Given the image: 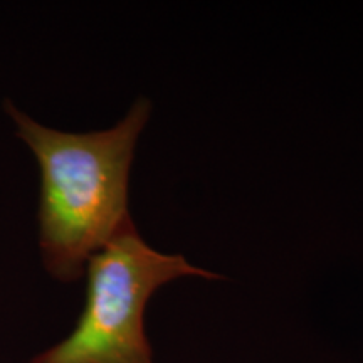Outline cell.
Returning <instances> with one entry per match:
<instances>
[{"mask_svg": "<svg viewBox=\"0 0 363 363\" xmlns=\"http://www.w3.org/2000/svg\"><path fill=\"white\" fill-rule=\"evenodd\" d=\"M86 301L69 337L30 363H155L145 333V310L162 286L180 278L219 279L182 254L150 247L135 224L86 266Z\"/></svg>", "mask_w": 363, "mask_h": 363, "instance_id": "cell-2", "label": "cell"}, {"mask_svg": "<svg viewBox=\"0 0 363 363\" xmlns=\"http://www.w3.org/2000/svg\"><path fill=\"white\" fill-rule=\"evenodd\" d=\"M6 111L39 163L40 259L54 279L78 281L91 257L133 225L130 170L152 104L136 99L113 128L88 133L49 128L11 101Z\"/></svg>", "mask_w": 363, "mask_h": 363, "instance_id": "cell-1", "label": "cell"}]
</instances>
